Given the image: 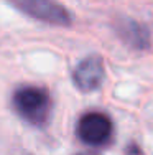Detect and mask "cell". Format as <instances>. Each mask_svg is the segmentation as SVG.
Masks as SVG:
<instances>
[{
	"mask_svg": "<svg viewBox=\"0 0 153 155\" xmlns=\"http://www.w3.org/2000/svg\"><path fill=\"white\" fill-rule=\"evenodd\" d=\"M105 69H104V60L99 54H89L84 60H81L72 71V83L76 87L84 93H92L99 89L104 84Z\"/></svg>",
	"mask_w": 153,
	"mask_h": 155,
	"instance_id": "277c9868",
	"label": "cell"
},
{
	"mask_svg": "<svg viewBox=\"0 0 153 155\" xmlns=\"http://www.w3.org/2000/svg\"><path fill=\"white\" fill-rule=\"evenodd\" d=\"M112 130H114L112 120L102 112H87L76 125V134L79 140L92 147L107 143L112 137Z\"/></svg>",
	"mask_w": 153,
	"mask_h": 155,
	"instance_id": "3957f363",
	"label": "cell"
},
{
	"mask_svg": "<svg viewBox=\"0 0 153 155\" xmlns=\"http://www.w3.org/2000/svg\"><path fill=\"white\" fill-rule=\"evenodd\" d=\"M119 33L123 40H125L129 45H132L133 48H147L150 45V35H148V30L143 27V25L137 23V21L132 20H125L122 25L119 27Z\"/></svg>",
	"mask_w": 153,
	"mask_h": 155,
	"instance_id": "5b68a950",
	"label": "cell"
},
{
	"mask_svg": "<svg viewBox=\"0 0 153 155\" xmlns=\"http://www.w3.org/2000/svg\"><path fill=\"white\" fill-rule=\"evenodd\" d=\"M8 2L18 12L43 23L56 27H69L72 23V15L69 13V10L56 0H8Z\"/></svg>",
	"mask_w": 153,
	"mask_h": 155,
	"instance_id": "7a4b0ae2",
	"label": "cell"
},
{
	"mask_svg": "<svg viewBox=\"0 0 153 155\" xmlns=\"http://www.w3.org/2000/svg\"><path fill=\"white\" fill-rule=\"evenodd\" d=\"M12 102L17 114L27 122L38 127L46 124L49 117L51 101L49 94L45 89L36 86H21L15 91Z\"/></svg>",
	"mask_w": 153,
	"mask_h": 155,
	"instance_id": "6da1fadb",
	"label": "cell"
}]
</instances>
